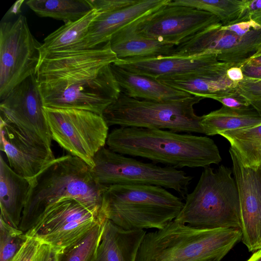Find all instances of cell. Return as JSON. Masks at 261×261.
<instances>
[{
    "mask_svg": "<svg viewBox=\"0 0 261 261\" xmlns=\"http://www.w3.org/2000/svg\"><path fill=\"white\" fill-rule=\"evenodd\" d=\"M118 60L110 41L93 48L42 56L36 77L44 107L102 115L121 92L111 67Z\"/></svg>",
    "mask_w": 261,
    "mask_h": 261,
    "instance_id": "cell-1",
    "label": "cell"
},
{
    "mask_svg": "<svg viewBox=\"0 0 261 261\" xmlns=\"http://www.w3.org/2000/svg\"><path fill=\"white\" fill-rule=\"evenodd\" d=\"M106 145L116 153L178 169L205 168L222 160L210 138L169 130L118 127L109 133Z\"/></svg>",
    "mask_w": 261,
    "mask_h": 261,
    "instance_id": "cell-2",
    "label": "cell"
},
{
    "mask_svg": "<svg viewBox=\"0 0 261 261\" xmlns=\"http://www.w3.org/2000/svg\"><path fill=\"white\" fill-rule=\"evenodd\" d=\"M106 189L94 181L90 167L80 158L70 154L56 158L32 179L19 229L26 233L49 206L64 199H74L102 215Z\"/></svg>",
    "mask_w": 261,
    "mask_h": 261,
    "instance_id": "cell-3",
    "label": "cell"
},
{
    "mask_svg": "<svg viewBox=\"0 0 261 261\" xmlns=\"http://www.w3.org/2000/svg\"><path fill=\"white\" fill-rule=\"evenodd\" d=\"M242 237L238 228H201L173 220L146 233L136 261H220Z\"/></svg>",
    "mask_w": 261,
    "mask_h": 261,
    "instance_id": "cell-4",
    "label": "cell"
},
{
    "mask_svg": "<svg viewBox=\"0 0 261 261\" xmlns=\"http://www.w3.org/2000/svg\"><path fill=\"white\" fill-rule=\"evenodd\" d=\"M184 204L166 189L145 185H116L103 192L101 212L126 230L161 229L174 220Z\"/></svg>",
    "mask_w": 261,
    "mask_h": 261,
    "instance_id": "cell-5",
    "label": "cell"
},
{
    "mask_svg": "<svg viewBox=\"0 0 261 261\" xmlns=\"http://www.w3.org/2000/svg\"><path fill=\"white\" fill-rule=\"evenodd\" d=\"M230 168H204L193 190L188 193L175 221L201 228L240 229L238 188Z\"/></svg>",
    "mask_w": 261,
    "mask_h": 261,
    "instance_id": "cell-6",
    "label": "cell"
},
{
    "mask_svg": "<svg viewBox=\"0 0 261 261\" xmlns=\"http://www.w3.org/2000/svg\"><path fill=\"white\" fill-rule=\"evenodd\" d=\"M204 98L199 96L170 101L139 99L121 92L102 116L109 126L134 127L203 134L202 116L194 106Z\"/></svg>",
    "mask_w": 261,
    "mask_h": 261,
    "instance_id": "cell-7",
    "label": "cell"
},
{
    "mask_svg": "<svg viewBox=\"0 0 261 261\" xmlns=\"http://www.w3.org/2000/svg\"><path fill=\"white\" fill-rule=\"evenodd\" d=\"M93 162L91 175L106 188L116 185L156 186L173 190L185 198L193 178L181 170L142 162L105 147L96 153Z\"/></svg>",
    "mask_w": 261,
    "mask_h": 261,
    "instance_id": "cell-8",
    "label": "cell"
},
{
    "mask_svg": "<svg viewBox=\"0 0 261 261\" xmlns=\"http://www.w3.org/2000/svg\"><path fill=\"white\" fill-rule=\"evenodd\" d=\"M52 140L90 168L106 145L109 126L102 116L83 110L43 107Z\"/></svg>",
    "mask_w": 261,
    "mask_h": 261,
    "instance_id": "cell-9",
    "label": "cell"
},
{
    "mask_svg": "<svg viewBox=\"0 0 261 261\" xmlns=\"http://www.w3.org/2000/svg\"><path fill=\"white\" fill-rule=\"evenodd\" d=\"M41 45L32 34L25 16L1 22V100L25 79L36 74Z\"/></svg>",
    "mask_w": 261,
    "mask_h": 261,
    "instance_id": "cell-10",
    "label": "cell"
},
{
    "mask_svg": "<svg viewBox=\"0 0 261 261\" xmlns=\"http://www.w3.org/2000/svg\"><path fill=\"white\" fill-rule=\"evenodd\" d=\"M170 1L123 28L140 36L177 46L205 30L221 24L211 13L171 5Z\"/></svg>",
    "mask_w": 261,
    "mask_h": 261,
    "instance_id": "cell-11",
    "label": "cell"
},
{
    "mask_svg": "<svg viewBox=\"0 0 261 261\" xmlns=\"http://www.w3.org/2000/svg\"><path fill=\"white\" fill-rule=\"evenodd\" d=\"M106 219L74 199H64L49 206L25 234L61 250Z\"/></svg>",
    "mask_w": 261,
    "mask_h": 261,
    "instance_id": "cell-12",
    "label": "cell"
},
{
    "mask_svg": "<svg viewBox=\"0 0 261 261\" xmlns=\"http://www.w3.org/2000/svg\"><path fill=\"white\" fill-rule=\"evenodd\" d=\"M261 47V27L240 35L220 24L191 37L175 47L172 56L217 55L219 61L241 67Z\"/></svg>",
    "mask_w": 261,
    "mask_h": 261,
    "instance_id": "cell-13",
    "label": "cell"
},
{
    "mask_svg": "<svg viewBox=\"0 0 261 261\" xmlns=\"http://www.w3.org/2000/svg\"><path fill=\"white\" fill-rule=\"evenodd\" d=\"M43 107L36 74L32 75L1 100V119L51 147L52 138Z\"/></svg>",
    "mask_w": 261,
    "mask_h": 261,
    "instance_id": "cell-14",
    "label": "cell"
},
{
    "mask_svg": "<svg viewBox=\"0 0 261 261\" xmlns=\"http://www.w3.org/2000/svg\"><path fill=\"white\" fill-rule=\"evenodd\" d=\"M229 152L239 194L242 241L255 251L261 249V170L244 166L231 147Z\"/></svg>",
    "mask_w": 261,
    "mask_h": 261,
    "instance_id": "cell-15",
    "label": "cell"
},
{
    "mask_svg": "<svg viewBox=\"0 0 261 261\" xmlns=\"http://www.w3.org/2000/svg\"><path fill=\"white\" fill-rule=\"evenodd\" d=\"M0 146L9 166L18 174L31 179L56 159L51 147L2 119Z\"/></svg>",
    "mask_w": 261,
    "mask_h": 261,
    "instance_id": "cell-16",
    "label": "cell"
},
{
    "mask_svg": "<svg viewBox=\"0 0 261 261\" xmlns=\"http://www.w3.org/2000/svg\"><path fill=\"white\" fill-rule=\"evenodd\" d=\"M170 1L138 0L122 9L100 12L90 23L80 50L93 48L109 42L121 29Z\"/></svg>",
    "mask_w": 261,
    "mask_h": 261,
    "instance_id": "cell-17",
    "label": "cell"
},
{
    "mask_svg": "<svg viewBox=\"0 0 261 261\" xmlns=\"http://www.w3.org/2000/svg\"><path fill=\"white\" fill-rule=\"evenodd\" d=\"M217 56L214 53L193 57L159 56L119 59L113 63L130 72L157 79L210 67L220 62Z\"/></svg>",
    "mask_w": 261,
    "mask_h": 261,
    "instance_id": "cell-18",
    "label": "cell"
},
{
    "mask_svg": "<svg viewBox=\"0 0 261 261\" xmlns=\"http://www.w3.org/2000/svg\"><path fill=\"white\" fill-rule=\"evenodd\" d=\"M233 64L219 62L206 68L183 74L165 75L158 78L160 82L193 96L205 98L236 89L238 82L227 77V70ZM239 67V66H238Z\"/></svg>",
    "mask_w": 261,
    "mask_h": 261,
    "instance_id": "cell-19",
    "label": "cell"
},
{
    "mask_svg": "<svg viewBox=\"0 0 261 261\" xmlns=\"http://www.w3.org/2000/svg\"><path fill=\"white\" fill-rule=\"evenodd\" d=\"M32 179L15 172L1 155L0 217L15 228L19 227Z\"/></svg>",
    "mask_w": 261,
    "mask_h": 261,
    "instance_id": "cell-20",
    "label": "cell"
},
{
    "mask_svg": "<svg viewBox=\"0 0 261 261\" xmlns=\"http://www.w3.org/2000/svg\"><path fill=\"white\" fill-rule=\"evenodd\" d=\"M146 234L144 229L126 230L106 219L93 261H136Z\"/></svg>",
    "mask_w": 261,
    "mask_h": 261,
    "instance_id": "cell-21",
    "label": "cell"
},
{
    "mask_svg": "<svg viewBox=\"0 0 261 261\" xmlns=\"http://www.w3.org/2000/svg\"><path fill=\"white\" fill-rule=\"evenodd\" d=\"M121 91L129 97L143 100L170 101L193 95L163 84L156 79L130 72L114 63L111 65Z\"/></svg>",
    "mask_w": 261,
    "mask_h": 261,
    "instance_id": "cell-22",
    "label": "cell"
},
{
    "mask_svg": "<svg viewBox=\"0 0 261 261\" xmlns=\"http://www.w3.org/2000/svg\"><path fill=\"white\" fill-rule=\"evenodd\" d=\"M118 59L170 56L175 45L143 37L124 28L115 33L109 41Z\"/></svg>",
    "mask_w": 261,
    "mask_h": 261,
    "instance_id": "cell-23",
    "label": "cell"
},
{
    "mask_svg": "<svg viewBox=\"0 0 261 261\" xmlns=\"http://www.w3.org/2000/svg\"><path fill=\"white\" fill-rule=\"evenodd\" d=\"M99 13L93 9L82 18L66 23L50 34L41 43L40 58L51 53L80 50L90 23Z\"/></svg>",
    "mask_w": 261,
    "mask_h": 261,
    "instance_id": "cell-24",
    "label": "cell"
},
{
    "mask_svg": "<svg viewBox=\"0 0 261 261\" xmlns=\"http://www.w3.org/2000/svg\"><path fill=\"white\" fill-rule=\"evenodd\" d=\"M204 134L219 135L221 133L253 126L261 123V115L252 107L244 110L222 106L220 109L202 116Z\"/></svg>",
    "mask_w": 261,
    "mask_h": 261,
    "instance_id": "cell-25",
    "label": "cell"
},
{
    "mask_svg": "<svg viewBox=\"0 0 261 261\" xmlns=\"http://www.w3.org/2000/svg\"><path fill=\"white\" fill-rule=\"evenodd\" d=\"M219 135L228 141L244 166L254 169L261 166V123Z\"/></svg>",
    "mask_w": 261,
    "mask_h": 261,
    "instance_id": "cell-26",
    "label": "cell"
},
{
    "mask_svg": "<svg viewBox=\"0 0 261 261\" xmlns=\"http://www.w3.org/2000/svg\"><path fill=\"white\" fill-rule=\"evenodd\" d=\"M25 4L38 16L65 23L76 21L93 9L90 0H29Z\"/></svg>",
    "mask_w": 261,
    "mask_h": 261,
    "instance_id": "cell-27",
    "label": "cell"
},
{
    "mask_svg": "<svg viewBox=\"0 0 261 261\" xmlns=\"http://www.w3.org/2000/svg\"><path fill=\"white\" fill-rule=\"evenodd\" d=\"M246 0H171V5L192 7L211 13L219 18L222 25L240 22Z\"/></svg>",
    "mask_w": 261,
    "mask_h": 261,
    "instance_id": "cell-28",
    "label": "cell"
},
{
    "mask_svg": "<svg viewBox=\"0 0 261 261\" xmlns=\"http://www.w3.org/2000/svg\"><path fill=\"white\" fill-rule=\"evenodd\" d=\"M105 220L97 223L84 236L60 250L58 261H93L100 242Z\"/></svg>",
    "mask_w": 261,
    "mask_h": 261,
    "instance_id": "cell-29",
    "label": "cell"
},
{
    "mask_svg": "<svg viewBox=\"0 0 261 261\" xmlns=\"http://www.w3.org/2000/svg\"><path fill=\"white\" fill-rule=\"evenodd\" d=\"M28 239L22 231L0 217V261H11Z\"/></svg>",
    "mask_w": 261,
    "mask_h": 261,
    "instance_id": "cell-30",
    "label": "cell"
},
{
    "mask_svg": "<svg viewBox=\"0 0 261 261\" xmlns=\"http://www.w3.org/2000/svg\"><path fill=\"white\" fill-rule=\"evenodd\" d=\"M237 93L245 98L261 115V78L244 76L237 83Z\"/></svg>",
    "mask_w": 261,
    "mask_h": 261,
    "instance_id": "cell-31",
    "label": "cell"
},
{
    "mask_svg": "<svg viewBox=\"0 0 261 261\" xmlns=\"http://www.w3.org/2000/svg\"><path fill=\"white\" fill-rule=\"evenodd\" d=\"M221 102L223 106L238 110H244L251 107L250 103L236 91V89L230 92L211 95L208 97Z\"/></svg>",
    "mask_w": 261,
    "mask_h": 261,
    "instance_id": "cell-32",
    "label": "cell"
},
{
    "mask_svg": "<svg viewBox=\"0 0 261 261\" xmlns=\"http://www.w3.org/2000/svg\"><path fill=\"white\" fill-rule=\"evenodd\" d=\"M41 242L28 237V240L11 261H32Z\"/></svg>",
    "mask_w": 261,
    "mask_h": 261,
    "instance_id": "cell-33",
    "label": "cell"
},
{
    "mask_svg": "<svg viewBox=\"0 0 261 261\" xmlns=\"http://www.w3.org/2000/svg\"><path fill=\"white\" fill-rule=\"evenodd\" d=\"M138 0H90L93 9L99 12L122 9L136 3Z\"/></svg>",
    "mask_w": 261,
    "mask_h": 261,
    "instance_id": "cell-34",
    "label": "cell"
},
{
    "mask_svg": "<svg viewBox=\"0 0 261 261\" xmlns=\"http://www.w3.org/2000/svg\"><path fill=\"white\" fill-rule=\"evenodd\" d=\"M60 250L50 244L41 242L35 256V261H58Z\"/></svg>",
    "mask_w": 261,
    "mask_h": 261,
    "instance_id": "cell-35",
    "label": "cell"
},
{
    "mask_svg": "<svg viewBox=\"0 0 261 261\" xmlns=\"http://www.w3.org/2000/svg\"><path fill=\"white\" fill-rule=\"evenodd\" d=\"M261 11V0H246V6L240 22L250 20L252 14Z\"/></svg>",
    "mask_w": 261,
    "mask_h": 261,
    "instance_id": "cell-36",
    "label": "cell"
},
{
    "mask_svg": "<svg viewBox=\"0 0 261 261\" xmlns=\"http://www.w3.org/2000/svg\"><path fill=\"white\" fill-rule=\"evenodd\" d=\"M245 77L261 78V64L251 65L245 63L241 66Z\"/></svg>",
    "mask_w": 261,
    "mask_h": 261,
    "instance_id": "cell-37",
    "label": "cell"
},
{
    "mask_svg": "<svg viewBox=\"0 0 261 261\" xmlns=\"http://www.w3.org/2000/svg\"><path fill=\"white\" fill-rule=\"evenodd\" d=\"M226 74L229 80L234 82H240L244 77L241 67L238 66H233L229 68Z\"/></svg>",
    "mask_w": 261,
    "mask_h": 261,
    "instance_id": "cell-38",
    "label": "cell"
},
{
    "mask_svg": "<svg viewBox=\"0 0 261 261\" xmlns=\"http://www.w3.org/2000/svg\"><path fill=\"white\" fill-rule=\"evenodd\" d=\"M246 63L251 65L261 64V47L256 53Z\"/></svg>",
    "mask_w": 261,
    "mask_h": 261,
    "instance_id": "cell-39",
    "label": "cell"
},
{
    "mask_svg": "<svg viewBox=\"0 0 261 261\" xmlns=\"http://www.w3.org/2000/svg\"><path fill=\"white\" fill-rule=\"evenodd\" d=\"M246 261H261V249L255 251Z\"/></svg>",
    "mask_w": 261,
    "mask_h": 261,
    "instance_id": "cell-40",
    "label": "cell"
},
{
    "mask_svg": "<svg viewBox=\"0 0 261 261\" xmlns=\"http://www.w3.org/2000/svg\"><path fill=\"white\" fill-rule=\"evenodd\" d=\"M250 20H252L257 24L261 26V11L251 15Z\"/></svg>",
    "mask_w": 261,
    "mask_h": 261,
    "instance_id": "cell-41",
    "label": "cell"
},
{
    "mask_svg": "<svg viewBox=\"0 0 261 261\" xmlns=\"http://www.w3.org/2000/svg\"><path fill=\"white\" fill-rule=\"evenodd\" d=\"M34 258H35V257H34ZM34 258V259H33L32 261H35Z\"/></svg>",
    "mask_w": 261,
    "mask_h": 261,
    "instance_id": "cell-42",
    "label": "cell"
},
{
    "mask_svg": "<svg viewBox=\"0 0 261 261\" xmlns=\"http://www.w3.org/2000/svg\"><path fill=\"white\" fill-rule=\"evenodd\" d=\"M259 168H260V170H261V166L259 167Z\"/></svg>",
    "mask_w": 261,
    "mask_h": 261,
    "instance_id": "cell-43",
    "label": "cell"
}]
</instances>
